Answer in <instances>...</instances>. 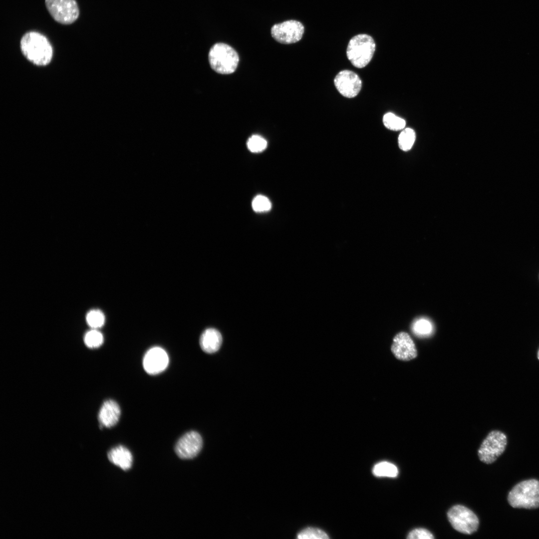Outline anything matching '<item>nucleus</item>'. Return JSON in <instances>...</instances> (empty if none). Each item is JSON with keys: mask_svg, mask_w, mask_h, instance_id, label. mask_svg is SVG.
Returning <instances> with one entry per match:
<instances>
[{"mask_svg": "<svg viewBox=\"0 0 539 539\" xmlns=\"http://www.w3.org/2000/svg\"><path fill=\"white\" fill-rule=\"evenodd\" d=\"M20 49L26 58L37 66L48 64L52 58L53 48L48 39L36 31H29L21 37Z\"/></svg>", "mask_w": 539, "mask_h": 539, "instance_id": "f257e3e1", "label": "nucleus"}, {"mask_svg": "<svg viewBox=\"0 0 539 539\" xmlns=\"http://www.w3.org/2000/svg\"><path fill=\"white\" fill-rule=\"evenodd\" d=\"M414 131L409 128L404 129L399 134L398 139L399 147L404 151H408L412 147L415 140Z\"/></svg>", "mask_w": 539, "mask_h": 539, "instance_id": "f3484780", "label": "nucleus"}, {"mask_svg": "<svg viewBox=\"0 0 539 539\" xmlns=\"http://www.w3.org/2000/svg\"><path fill=\"white\" fill-rule=\"evenodd\" d=\"M391 351L395 358L402 361H409L417 356V350L413 340L404 331L399 332L394 336Z\"/></svg>", "mask_w": 539, "mask_h": 539, "instance_id": "9b49d317", "label": "nucleus"}, {"mask_svg": "<svg viewBox=\"0 0 539 539\" xmlns=\"http://www.w3.org/2000/svg\"><path fill=\"white\" fill-rule=\"evenodd\" d=\"M408 539H433L434 537L428 530L424 528L415 529L410 531L407 537Z\"/></svg>", "mask_w": 539, "mask_h": 539, "instance_id": "393cba45", "label": "nucleus"}, {"mask_svg": "<svg viewBox=\"0 0 539 539\" xmlns=\"http://www.w3.org/2000/svg\"><path fill=\"white\" fill-rule=\"evenodd\" d=\"M373 38L367 34H359L349 41L346 55L348 60L357 68H363L371 61L375 50Z\"/></svg>", "mask_w": 539, "mask_h": 539, "instance_id": "20e7f679", "label": "nucleus"}, {"mask_svg": "<svg viewBox=\"0 0 539 539\" xmlns=\"http://www.w3.org/2000/svg\"><path fill=\"white\" fill-rule=\"evenodd\" d=\"M299 539H328V535L322 530L313 528H307L297 535Z\"/></svg>", "mask_w": 539, "mask_h": 539, "instance_id": "4be33fe9", "label": "nucleus"}, {"mask_svg": "<svg viewBox=\"0 0 539 539\" xmlns=\"http://www.w3.org/2000/svg\"><path fill=\"white\" fill-rule=\"evenodd\" d=\"M383 122L386 128L392 131L402 130L406 124L403 119L391 112L387 113L383 116Z\"/></svg>", "mask_w": 539, "mask_h": 539, "instance_id": "a211bd4d", "label": "nucleus"}, {"mask_svg": "<svg viewBox=\"0 0 539 539\" xmlns=\"http://www.w3.org/2000/svg\"><path fill=\"white\" fill-rule=\"evenodd\" d=\"M373 474L377 477H396L398 474L396 466L388 462H381L376 464L372 470Z\"/></svg>", "mask_w": 539, "mask_h": 539, "instance_id": "dca6fc26", "label": "nucleus"}, {"mask_svg": "<svg viewBox=\"0 0 539 539\" xmlns=\"http://www.w3.org/2000/svg\"><path fill=\"white\" fill-rule=\"evenodd\" d=\"M45 4L52 18L63 24L73 23L79 15L75 0H45Z\"/></svg>", "mask_w": 539, "mask_h": 539, "instance_id": "0eeeda50", "label": "nucleus"}, {"mask_svg": "<svg viewBox=\"0 0 539 539\" xmlns=\"http://www.w3.org/2000/svg\"><path fill=\"white\" fill-rule=\"evenodd\" d=\"M447 517L453 528L464 534H473L479 527L477 516L473 511L462 505L452 507L447 513Z\"/></svg>", "mask_w": 539, "mask_h": 539, "instance_id": "423d86ee", "label": "nucleus"}, {"mask_svg": "<svg viewBox=\"0 0 539 539\" xmlns=\"http://www.w3.org/2000/svg\"><path fill=\"white\" fill-rule=\"evenodd\" d=\"M304 30V26L300 21L288 20L274 24L271 28V34L279 43L291 44L301 39Z\"/></svg>", "mask_w": 539, "mask_h": 539, "instance_id": "6e6552de", "label": "nucleus"}, {"mask_svg": "<svg viewBox=\"0 0 539 539\" xmlns=\"http://www.w3.org/2000/svg\"><path fill=\"white\" fill-rule=\"evenodd\" d=\"M271 203L269 199L263 195L256 196L253 200L252 207L257 212H264L271 209Z\"/></svg>", "mask_w": 539, "mask_h": 539, "instance_id": "b1692460", "label": "nucleus"}, {"mask_svg": "<svg viewBox=\"0 0 539 539\" xmlns=\"http://www.w3.org/2000/svg\"><path fill=\"white\" fill-rule=\"evenodd\" d=\"M431 323L427 319L420 318L416 320L412 325L413 332L419 336H427L432 331Z\"/></svg>", "mask_w": 539, "mask_h": 539, "instance_id": "412c9836", "label": "nucleus"}, {"mask_svg": "<svg viewBox=\"0 0 539 539\" xmlns=\"http://www.w3.org/2000/svg\"><path fill=\"white\" fill-rule=\"evenodd\" d=\"M108 458L112 464L124 471L128 470L132 465L131 452L122 445L112 448L108 453Z\"/></svg>", "mask_w": 539, "mask_h": 539, "instance_id": "4468645a", "label": "nucleus"}, {"mask_svg": "<svg viewBox=\"0 0 539 539\" xmlns=\"http://www.w3.org/2000/svg\"><path fill=\"white\" fill-rule=\"evenodd\" d=\"M509 504L514 508L534 509L539 507V481L530 479L520 482L509 492Z\"/></svg>", "mask_w": 539, "mask_h": 539, "instance_id": "f03ea898", "label": "nucleus"}, {"mask_svg": "<svg viewBox=\"0 0 539 539\" xmlns=\"http://www.w3.org/2000/svg\"><path fill=\"white\" fill-rule=\"evenodd\" d=\"M86 321L90 327L96 329L104 324L105 317L104 314L99 310H92L87 313Z\"/></svg>", "mask_w": 539, "mask_h": 539, "instance_id": "5701e85b", "label": "nucleus"}, {"mask_svg": "<svg viewBox=\"0 0 539 539\" xmlns=\"http://www.w3.org/2000/svg\"><path fill=\"white\" fill-rule=\"evenodd\" d=\"M86 345L90 348H96L100 346L103 342V336L102 333L96 329L88 331L84 338Z\"/></svg>", "mask_w": 539, "mask_h": 539, "instance_id": "6ab92c4d", "label": "nucleus"}, {"mask_svg": "<svg viewBox=\"0 0 539 539\" xmlns=\"http://www.w3.org/2000/svg\"><path fill=\"white\" fill-rule=\"evenodd\" d=\"M266 140L259 135H253L248 140L247 145L248 149L254 153L261 152L267 147Z\"/></svg>", "mask_w": 539, "mask_h": 539, "instance_id": "aec40b11", "label": "nucleus"}, {"mask_svg": "<svg viewBox=\"0 0 539 539\" xmlns=\"http://www.w3.org/2000/svg\"><path fill=\"white\" fill-rule=\"evenodd\" d=\"M169 357L166 351L160 347L149 349L143 359V368L151 375H155L163 371L168 366Z\"/></svg>", "mask_w": 539, "mask_h": 539, "instance_id": "f8f14e48", "label": "nucleus"}, {"mask_svg": "<svg viewBox=\"0 0 539 539\" xmlns=\"http://www.w3.org/2000/svg\"><path fill=\"white\" fill-rule=\"evenodd\" d=\"M121 410L119 405L113 400L105 401L98 414V420L101 427L110 428L119 421Z\"/></svg>", "mask_w": 539, "mask_h": 539, "instance_id": "ddd939ff", "label": "nucleus"}, {"mask_svg": "<svg viewBox=\"0 0 539 539\" xmlns=\"http://www.w3.org/2000/svg\"><path fill=\"white\" fill-rule=\"evenodd\" d=\"M334 83L342 96L350 98L357 96L362 87V81L358 75L349 70L338 72L334 79Z\"/></svg>", "mask_w": 539, "mask_h": 539, "instance_id": "1a4fd4ad", "label": "nucleus"}, {"mask_svg": "<svg viewBox=\"0 0 539 539\" xmlns=\"http://www.w3.org/2000/svg\"><path fill=\"white\" fill-rule=\"evenodd\" d=\"M222 343L221 333L213 328L206 329L203 331L200 338V345L202 349L207 353L217 351Z\"/></svg>", "mask_w": 539, "mask_h": 539, "instance_id": "2eb2a0df", "label": "nucleus"}, {"mask_svg": "<svg viewBox=\"0 0 539 539\" xmlns=\"http://www.w3.org/2000/svg\"><path fill=\"white\" fill-rule=\"evenodd\" d=\"M537 356H538V359L539 360V351H538V355H537Z\"/></svg>", "mask_w": 539, "mask_h": 539, "instance_id": "a878e982", "label": "nucleus"}, {"mask_svg": "<svg viewBox=\"0 0 539 539\" xmlns=\"http://www.w3.org/2000/svg\"><path fill=\"white\" fill-rule=\"evenodd\" d=\"M202 446L203 440L201 435L198 432L192 431L185 433L178 440L175 450L179 458L190 459L195 457L199 453Z\"/></svg>", "mask_w": 539, "mask_h": 539, "instance_id": "9d476101", "label": "nucleus"}, {"mask_svg": "<svg viewBox=\"0 0 539 539\" xmlns=\"http://www.w3.org/2000/svg\"><path fill=\"white\" fill-rule=\"evenodd\" d=\"M208 59L212 69L222 74L233 73L239 62L237 52L230 45L222 42L216 43L211 47Z\"/></svg>", "mask_w": 539, "mask_h": 539, "instance_id": "7ed1b4c3", "label": "nucleus"}, {"mask_svg": "<svg viewBox=\"0 0 539 539\" xmlns=\"http://www.w3.org/2000/svg\"><path fill=\"white\" fill-rule=\"evenodd\" d=\"M507 444V438L504 433L498 430L490 432L478 450L479 459L487 464L493 463L504 452Z\"/></svg>", "mask_w": 539, "mask_h": 539, "instance_id": "39448f33", "label": "nucleus"}]
</instances>
